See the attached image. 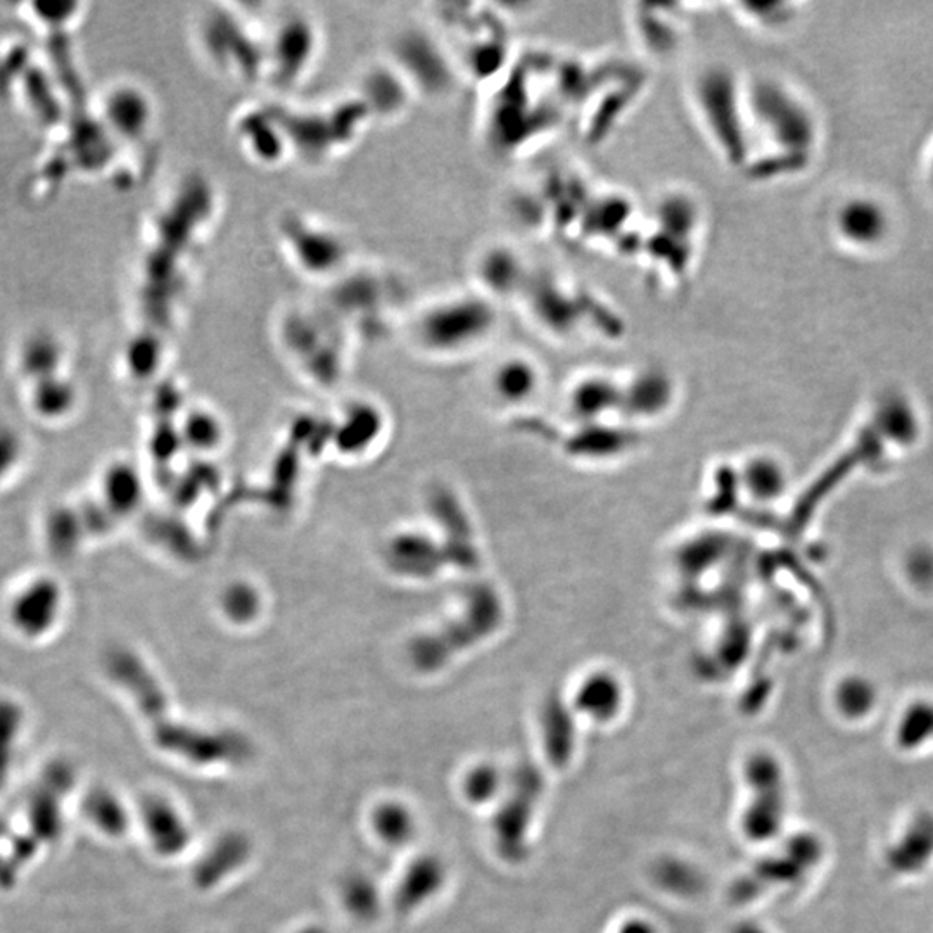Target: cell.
<instances>
[{"label":"cell","mask_w":933,"mask_h":933,"mask_svg":"<svg viewBox=\"0 0 933 933\" xmlns=\"http://www.w3.org/2000/svg\"><path fill=\"white\" fill-rule=\"evenodd\" d=\"M68 591L58 574L36 569L16 578L0 600L6 633L24 646H43L67 621Z\"/></svg>","instance_id":"1"},{"label":"cell","mask_w":933,"mask_h":933,"mask_svg":"<svg viewBox=\"0 0 933 933\" xmlns=\"http://www.w3.org/2000/svg\"><path fill=\"white\" fill-rule=\"evenodd\" d=\"M830 227L836 242L851 253H879L894 235V211L879 194L854 192L833 208Z\"/></svg>","instance_id":"2"},{"label":"cell","mask_w":933,"mask_h":933,"mask_svg":"<svg viewBox=\"0 0 933 933\" xmlns=\"http://www.w3.org/2000/svg\"><path fill=\"white\" fill-rule=\"evenodd\" d=\"M676 394V382L665 370H636L621 379V415L634 424L658 422L671 412Z\"/></svg>","instance_id":"3"},{"label":"cell","mask_w":933,"mask_h":933,"mask_svg":"<svg viewBox=\"0 0 933 933\" xmlns=\"http://www.w3.org/2000/svg\"><path fill=\"white\" fill-rule=\"evenodd\" d=\"M626 684L609 665L584 669L572 684V708L595 724L618 720L626 704Z\"/></svg>","instance_id":"4"},{"label":"cell","mask_w":933,"mask_h":933,"mask_svg":"<svg viewBox=\"0 0 933 933\" xmlns=\"http://www.w3.org/2000/svg\"><path fill=\"white\" fill-rule=\"evenodd\" d=\"M491 400L505 409H524L534 403L543 388V373L531 358L510 354L491 369Z\"/></svg>","instance_id":"5"},{"label":"cell","mask_w":933,"mask_h":933,"mask_svg":"<svg viewBox=\"0 0 933 933\" xmlns=\"http://www.w3.org/2000/svg\"><path fill=\"white\" fill-rule=\"evenodd\" d=\"M568 412L581 424H602L621 415V379L605 373H588L572 382L565 398Z\"/></svg>","instance_id":"6"},{"label":"cell","mask_w":933,"mask_h":933,"mask_svg":"<svg viewBox=\"0 0 933 933\" xmlns=\"http://www.w3.org/2000/svg\"><path fill=\"white\" fill-rule=\"evenodd\" d=\"M90 528L82 505L70 502L47 503L39 518V541L52 560H68L78 552Z\"/></svg>","instance_id":"7"},{"label":"cell","mask_w":933,"mask_h":933,"mask_svg":"<svg viewBox=\"0 0 933 933\" xmlns=\"http://www.w3.org/2000/svg\"><path fill=\"white\" fill-rule=\"evenodd\" d=\"M78 389L67 372L40 379L24 385V407L37 422L58 425L67 422L77 410Z\"/></svg>","instance_id":"8"},{"label":"cell","mask_w":933,"mask_h":933,"mask_svg":"<svg viewBox=\"0 0 933 933\" xmlns=\"http://www.w3.org/2000/svg\"><path fill=\"white\" fill-rule=\"evenodd\" d=\"M142 821L161 855H175L189 845L191 832L182 814L167 799L152 795L142 804Z\"/></svg>","instance_id":"9"},{"label":"cell","mask_w":933,"mask_h":933,"mask_svg":"<svg viewBox=\"0 0 933 933\" xmlns=\"http://www.w3.org/2000/svg\"><path fill=\"white\" fill-rule=\"evenodd\" d=\"M104 113L109 127H113L118 136L130 140L148 132L152 117L148 96L130 87L109 93Z\"/></svg>","instance_id":"10"},{"label":"cell","mask_w":933,"mask_h":933,"mask_svg":"<svg viewBox=\"0 0 933 933\" xmlns=\"http://www.w3.org/2000/svg\"><path fill=\"white\" fill-rule=\"evenodd\" d=\"M64 351L49 334H33L23 342L16 358V370L23 385L64 372Z\"/></svg>","instance_id":"11"},{"label":"cell","mask_w":933,"mask_h":933,"mask_svg":"<svg viewBox=\"0 0 933 933\" xmlns=\"http://www.w3.org/2000/svg\"><path fill=\"white\" fill-rule=\"evenodd\" d=\"M248 854V840L238 833H230L218 840L195 870L199 886H213V883L225 879L233 870L244 864Z\"/></svg>","instance_id":"12"},{"label":"cell","mask_w":933,"mask_h":933,"mask_svg":"<svg viewBox=\"0 0 933 933\" xmlns=\"http://www.w3.org/2000/svg\"><path fill=\"white\" fill-rule=\"evenodd\" d=\"M443 883V867L434 857H422L415 861L404 873L398 886V910L410 911L424 904L432 894L440 891Z\"/></svg>","instance_id":"13"},{"label":"cell","mask_w":933,"mask_h":933,"mask_svg":"<svg viewBox=\"0 0 933 933\" xmlns=\"http://www.w3.org/2000/svg\"><path fill=\"white\" fill-rule=\"evenodd\" d=\"M740 486L752 500H773L782 490V469L768 455H751L739 469Z\"/></svg>","instance_id":"14"},{"label":"cell","mask_w":933,"mask_h":933,"mask_svg":"<svg viewBox=\"0 0 933 933\" xmlns=\"http://www.w3.org/2000/svg\"><path fill=\"white\" fill-rule=\"evenodd\" d=\"M373 830L384 844L403 847L415 835V820L409 807L400 802H385L378 805L372 814Z\"/></svg>","instance_id":"15"},{"label":"cell","mask_w":933,"mask_h":933,"mask_svg":"<svg viewBox=\"0 0 933 933\" xmlns=\"http://www.w3.org/2000/svg\"><path fill=\"white\" fill-rule=\"evenodd\" d=\"M342 901L347 904L348 911L358 920H372L378 916L381 907L378 886L369 876L350 875L342 883Z\"/></svg>","instance_id":"16"},{"label":"cell","mask_w":933,"mask_h":933,"mask_svg":"<svg viewBox=\"0 0 933 933\" xmlns=\"http://www.w3.org/2000/svg\"><path fill=\"white\" fill-rule=\"evenodd\" d=\"M27 462V443L18 429L0 424V490L14 481Z\"/></svg>","instance_id":"17"},{"label":"cell","mask_w":933,"mask_h":933,"mask_svg":"<svg viewBox=\"0 0 933 933\" xmlns=\"http://www.w3.org/2000/svg\"><path fill=\"white\" fill-rule=\"evenodd\" d=\"M87 814L92 817L102 832L111 835H121L127 829V814L121 807L120 801L108 792L92 793L87 799Z\"/></svg>","instance_id":"18"},{"label":"cell","mask_w":933,"mask_h":933,"mask_svg":"<svg viewBox=\"0 0 933 933\" xmlns=\"http://www.w3.org/2000/svg\"><path fill=\"white\" fill-rule=\"evenodd\" d=\"M496 773L491 768H475L465 780L466 793L475 801H484L496 789Z\"/></svg>","instance_id":"19"},{"label":"cell","mask_w":933,"mask_h":933,"mask_svg":"<svg viewBox=\"0 0 933 933\" xmlns=\"http://www.w3.org/2000/svg\"><path fill=\"white\" fill-rule=\"evenodd\" d=\"M78 9L73 2H37L33 4L37 18L46 24H67Z\"/></svg>","instance_id":"20"},{"label":"cell","mask_w":933,"mask_h":933,"mask_svg":"<svg viewBox=\"0 0 933 933\" xmlns=\"http://www.w3.org/2000/svg\"><path fill=\"white\" fill-rule=\"evenodd\" d=\"M621 933H653V930L649 925H645V923L631 922L628 923L626 929L622 930Z\"/></svg>","instance_id":"21"},{"label":"cell","mask_w":933,"mask_h":933,"mask_svg":"<svg viewBox=\"0 0 933 933\" xmlns=\"http://www.w3.org/2000/svg\"><path fill=\"white\" fill-rule=\"evenodd\" d=\"M925 173L926 182H929V185L932 187L933 191V149L932 152H930L929 158H926Z\"/></svg>","instance_id":"22"},{"label":"cell","mask_w":933,"mask_h":933,"mask_svg":"<svg viewBox=\"0 0 933 933\" xmlns=\"http://www.w3.org/2000/svg\"><path fill=\"white\" fill-rule=\"evenodd\" d=\"M300 933H327L325 930L319 929V926H311V929L303 930Z\"/></svg>","instance_id":"23"}]
</instances>
